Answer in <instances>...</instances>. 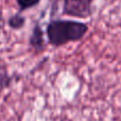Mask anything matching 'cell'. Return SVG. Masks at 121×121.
<instances>
[{"instance_id":"obj_1","label":"cell","mask_w":121,"mask_h":121,"mask_svg":"<svg viewBox=\"0 0 121 121\" xmlns=\"http://www.w3.org/2000/svg\"><path fill=\"white\" fill-rule=\"evenodd\" d=\"M88 32L87 23L70 19H52L46 27L48 42L53 47H60L81 40Z\"/></svg>"},{"instance_id":"obj_2","label":"cell","mask_w":121,"mask_h":121,"mask_svg":"<svg viewBox=\"0 0 121 121\" xmlns=\"http://www.w3.org/2000/svg\"><path fill=\"white\" fill-rule=\"evenodd\" d=\"M94 0H64L63 14L75 18H88L92 15Z\"/></svg>"},{"instance_id":"obj_3","label":"cell","mask_w":121,"mask_h":121,"mask_svg":"<svg viewBox=\"0 0 121 121\" xmlns=\"http://www.w3.org/2000/svg\"><path fill=\"white\" fill-rule=\"evenodd\" d=\"M44 31H43L42 26L38 22L34 25L33 29H32L31 35L29 37V46L33 49L35 53H40L45 50L46 48V43H45L44 37Z\"/></svg>"},{"instance_id":"obj_4","label":"cell","mask_w":121,"mask_h":121,"mask_svg":"<svg viewBox=\"0 0 121 121\" xmlns=\"http://www.w3.org/2000/svg\"><path fill=\"white\" fill-rule=\"evenodd\" d=\"M13 82V77L9 73L8 67L0 60V89L9 88Z\"/></svg>"},{"instance_id":"obj_5","label":"cell","mask_w":121,"mask_h":121,"mask_svg":"<svg viewBox=\"0 0 121 121\" xmlns=\"http://www.w3.org/2000/svg\"><path fill=\"white\" fill-rule=\"evenodd\" d=\"M26 25V17L22 16L20 13H15L9 17L8 26L13 30H20Z\"/></svg>"},{"instance_id":"obj_6","label":"cell","mask_w":121,"mask_h":121,"mask_svg":"<svg viewBox=\"0 0 121 121\" xmlns=\"http://www.w3.org/2000/svg\"><path fill=\"white\" fill-rule=\"evenodd\" d=\"M40 1L42 0H16L17 5L19 6L20 11H27L32 8H35L40 3Z\"/></svg>"},{"instance_id":"obj_7","label":"cell","mask_w":121,"mask_h":121,"mask_svg":"<svg viewBox=\"0 0 121 121\" xmlns=\"http://www.w3.org/2000/svg\"><path fill=\"white\" fill-rule=\"evenodd\" d=\"M2 20H3V13H2V10L0 8V23L2 22Z\"/></svg>"},{"instance_id":"obj_8","label":"cell","mask_w":121,"mask_h":121,"mask_svg":"<svg viewBox=\"0 0 121 121\" xmlns=\"http://www.w3.org/2000/svg\"><path fill=\"white\" fill-rule=\"evenodd\" d=\"M2 29V25H1V23H0V30H1Z\"/></svg>"}]
</instances>
